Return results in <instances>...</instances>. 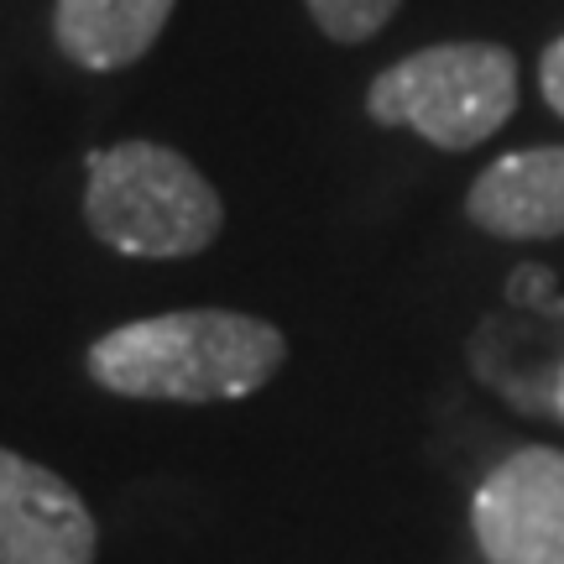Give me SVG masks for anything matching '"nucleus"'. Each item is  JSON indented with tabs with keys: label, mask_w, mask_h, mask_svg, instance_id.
I'll return each instance as SVG.
<instances>
[{
	"label": "nucleus",
	"mask_w": 564,
	"mask_h": 564,
	"mask_svg": "<svg viewBox=\"0 0 564 564\" xmlns=\"http://www.w3.org/2000/svg\"><path fill=\"white\" fill-rule=\"evenodd\" d=\"M288 361L278 324L236 308H178L110 329L89 345V377L141 403H236Z\"/></svg>",
	"instance_id": "f257e3e1"
},
{
	"label": "nucleus",
	"mask_w": 564,
	"mask_h": 564,
	"mask_svg": "<svg viewBox=\"0 0 564 564\" xmlns=\"http://www.w3.org/2000/svg\"><path fill=\"white\" fill-rule=\"evenodd\" d=\"M84 220L95 241L121 257H199L215 246L225 204L194 162L162 141H121L89 152Z\"/></svg>",
	"instance_id": "f03ea898"
},
{
	"label": "nucleus",
	"mask_w": 564,
	"mask_h": 564,
	"mask_svg": "<svg viewBox=\"0 0 564 564\" xmlns=\"http://www.w3.org/2000/svg\"><path fill=\"white\" fill-rule=\"evenodd\" d=\"M518 110V53L502 42H434L382 68L366 89L377 126H408L444 152H470Z\"/></svg>",
	"instance_id": "7ed1b4c3"
},
{
	"label": "nucleus",
	"mask_w": 564,
	"mask_h": 564,
	"mask_svg": "<svg viewBox=\"0 0 564 564\" xmlns=\"http://www.w3.org/2000/svg\"><path fill=\"white\" fill-rule=\"evenodd\" d=\"M470 533L486 564H564V449L528 444L486 470Z\"/></svg>",
	"instance_id": "20e7f679"
},
{
	"label": "nucleus",
	"mask_w": 564,
	"mask_h": 564,
	"mask_svg": "<svg viewBox=\"0 0 564 564\" xmlns=\"http://www.w3.org/2000/svg\"><path fill=\"white\" fill-rule=\"evenodd\" d=\"M100 523L47 465L0 449V564H95Z\"/></svg>",
	"instance_id": "39448f33"
},
{
	"label": "nucleus",
	"mask_w": 564,
	"mask_h": 564,
	"mask_svg": "<svg viewBox=\"0 0 564 564\" xmlns=\"http://www.w3.org/2000/svg\"><path fill=\"white\" fill-rule=\"evenodd\" d=\"M465 215L502 241L564 236V147H533L486 162V173L465 194Z\"/></svg>",
	"instance_id": "423d86ee"
},
{
	"label": "nucleus",
	"mask_w": 564,
	"mask_h": 564,
	"mask_svg": "<svg viewBox=\"0 0 564 564\" xmlns=\"http://www.w3.org/2000/svg\"><path fill=\"white\" fill-rule=\"evenodd\" d=\"M173 6L178 0H58L53 37L68 63L89 74H116L131 68L141 53H152Z\"/></svg>",
	"instance_id": "0eeeda50"
},
{
	"label": "nucleus",
	"mask_w": 564,
	"mask_h": 564,
	"mask_svg": "<svg viewBox=\"0 0 564 564\" xmlns=\"http://www.w3.org/2000/svg\"><path fill=\"white\" fill-rule=\"evenodd\" d=\"M303 6H308V17H314V26H319L324 37L371 42L387 21L398 17L403 0H303Z\"/></svg>",
	"instance_id": "6e6552de"
},
{
	"label": "nucleus",
	"mask_w": 564,
	"mask_h": 564,
	"mask_svg": "<svg viewBox=\"0 0 564 564\" xmlns=\"http://www.w3.org/2000/svg\"><path fill=\"white\" fill-rule=\"evenodd\" d=\"M539 89H544L549 110L564 121V37H554L544 47V58H539Z\"/></svg>",
	"instance_id": "1a4fd4ad"
},
{
	"label": "nucleus",
	"mask_w": 564,
	"mask_h": 564,
	"mask_svg": "<svg viewBox=\"0 0 564 564\" xmlns=\"http://www.w3.org/2000/svg\"><path fill=\"white\" fill-rule=\"evenodd\" d=\"M549 288H554V272L549 267H518L512 282H507V303H554L549 299Z\"/></svg>",
	"instance_id": "9d476101"
},
{
	"label": "nucleus",
	"mask_w": 564,
	"mask_h": 564,
	"mask_svg": "<svg viewBox=\"0 0 564 564\" xmlns=\"http://www.w3.org/2000/svg\"><path fill=\"white\" fill-rule=\"evenodd\" d=\"M554 419H564V356H560V371H554Z\"/></svg>",
	"instance_id": "9b49d317"
}]
</instances>
